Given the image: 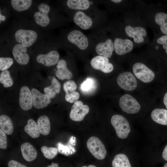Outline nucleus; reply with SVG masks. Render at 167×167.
Returning a JSON list of instances; mask_svg holds the SVG:
<instances>
[{
    "mask_svg": "<svg viewBox=\"0 0 167 167\" xmlns=\"http://www.w3.org/2000/svg\"><path fill=\"white\" fill-rule=\"evenodd\" d=\"M14 36L18 43L28 48L36 42L38 36L37 32L33 30L19 29L15 32Z\"/></svg>",
    "mask_w": 167,
    "mask_h": 167,
    "instance_id": "obj_1",
    "label": "nucleus"
},
{
    "mask_svg": "<svg viewBox=\"0 0 167 167\" xmlns=\"http://www.w3.org/2000/svg\"><path fill=\"white\" fill-rule=\"evenodd\" d=\"M111 122L119 138L125 139L128 137L131 131L130 127L124 117L119 114L114 115L111 118Z\"/></svg>",
    "mask_w": 167,
    "mask_h": 167,
    "instance_id": "obj_2",
    "label": "nucleus"
},
{
    "mask_svg": "<svg viewBox=\"0 0 167 167\" xmlns=\"http://www.w3.org/2000/svg\"><path fill=\"white\" fill-rule=\"evenodd\" d=\"M88 149L96 159L101 160L105 159L107 152L105 145L98 138L93 136L90 137L86 143Z\"/></svg>",
    "mask_w": 167,
    "mask_h": 167,
    "instance_id": "obj_3",
    "label": "nucleus"
},
{
    "mask_svg": "<svg viewBox=\"0 0 167 167\" xmlns=\"http://www.w3.org/2000/svg\"><path fill=\"white\" fill-rule=\"evenodd\" d=\"M119 105L123 111L128 114L137 113L141 109L140 105L137 101L129 94H125L121 97Z\"/></svg>",
    "mask_w": 167,
    "mask_h": 167,
    "instance_id": "obj_4",
    "label": "nucleus"
},
{
    "mask_svg": "<svg viewBox=\"0 0 167 167\" xmlns=\"http://www.w3.org/2000/svg\"><path fill=\"white\" fill-rule=\"evenodd\" d=\"M132 70L136 77L144 83L151 82L154 78L155 75L154 72L143 63H135L133 65Z\"/></svg>",
    "mask_w": 167,
    "mask_h": 167,
    "instance_id": "obj_5",
    "label": "nucleus"
},
{
    "mask_svg": "<svg viewBox=\"0 0 167 167\" xmlns=\"http://www.w3.org/2000/svg\"><path fill=\"white\" fill-rule=\"evenodd\" d=\"M117 81L118 85L121 88L126 91H132L137 87L136 79L131 73L124 72L118 76Z\"/></svg>",
    "mask_w": 167,
    "mask_h": 167,
    "instance_id": "obj_6",
    "label": "nucleus"
},
{
    "mask_svg": "<svg viewBox=\"0 0 167 167\" xmlns=\"http://www.w3.org/2000/svg\"><path fill=\"white\" fill-rule=\"evenodd\" d=\"M38 11L35 12L33 15L35 22L41 27H46L50 22L48 15L50 7L47 4L42 3L38 5Z\"/></svg>",
    "mask_w": 167,
    "mask_h": 167,
    "instance_id": "obj_7",
    "label": "nucleus"
},
{
    "mask_svg": "<svg viewBox=\"0 0 167 167\" xmlns=\"http://www.w3.org/2000/svg\"><path fill=\"white\" fill-rule=\"evenodd\" d=\"M89 108L86 105H84L81 101H77L73 104L70 112V118L75 121L79 122L83 120L89 113Z\"/></svg>",
    "mask_w": 167,
    "mask_h": 167,
    "instance_id": "obj_8",
    "label": "nucleus"
},
{
    "mask_svg": "<svg viewBox=\"0 0 167 167\" xmlns=\"http://www.w3.org/2000/svg\"><path fill=\"white\" fill-rule=\"evenodd\" d=\"M90 64L94 69L105 73L111 72L113 69V66L109 62L108 58L100 55L93 58L91 61Z\"/></svg>",
    "mask_w": 167,
    "mask_h": 167,
    "instance_id": "obj_9",
    "label": "nucleus"
},
{
    "mask_svg": "<svg viewBox=\"0 0 167 167\" xmlns=\"http://www.w3.org/2000/svg\"><path fill=\"white\" fill-rule=\"evenodd\" d=\"M68 40L77 46L79 49L84 50L88 47V42L87 37L79 30L71 31L67 36Z\"/></svg>",
    "mask_w": 167,
    "mask_h": 167,
    "instance_id": "obj_10",
    "label": "nucleus"
},
{
    "mask_svg": "<svg viewBox=\"0 0 167 167\" xmlns=\"http://www.w3.org/2000/svg\"><path fill=\"white\" fill-rule=\"evenodd\" d=\"M28 48L17 43L13 47L12 54L16 62L19 64L25 65L29 62L30 58L27 54Z\"/></svg>",
    "mask_w": 167,
    "mask_h": 167,
    "instance_id": "obj_11",
    "label": "nucleus"
},
{
    "mask_svg": "<svg viewBox=\"0 0 167 167\" xmlns=\"http://www.w3.org/2000/svg\"><path fill=\"white\" fill-rule=\"evenodd\" d=\"M59 55L55 50H52L46 54H39L36 57V61L46 66L54 65L59 61Z\"/></svg>",
    "mask_w": 167,
    "mask_h": 167,
    "instance_id": "obj_12",
    "label": "nucleus"
},
{
    "mask_svg": "<svg viewBox=\"0 0 167 167\" xmlns=\"http://www.w3.org/2000/svg\"><path fill=\"white\" fill-rule=\"evenodd\" d=\"M33 105L37 109H43L51 102L50 98L46 94H42L35 88L31 90Z\"/></svg>",
    "mask_w": 167,
    "mask_h": 167,
    "instance_id": "obj_13",
    "label": "nucleus"
},
{
    "mask_svg": "<svg viewBox=\"0 0 167 167\" xmlns=\"http://www.w3.org/2000/svg\"><path fill=\"white\" fill-rule=\"evenodd\" d=\"M19 102L21 108L25 111L30 109L33 105L31 91L26 86H23L20 89Z\"/></svg>",
    "mask_w": 167,
    "mask_h": 167,
    "instance_id": "obj_14",
    "label": "nucleus"
},
{
    "mask_svg": "<svg viewBox=\"0 0 167 167\" xmlns=\"http://www.w3.org/2000/svg\"><path fill=\"white\" fill-rule=\"evenodd\" d=\"M125 32L129 37L133 38L134 41L137 43H142L144 41L143 36L147 35V32L144 28L141 27H132L127 25L125 28Z\"/></svg>",
    "mask_w": 167,
    "mask_h": 167,
    "instance_id": "obj_15",
    "label": "nucleus"
},
{
    "mask_svg": "<svg viewBox=\"0 0 167 167\" xmlns=\"http://www.w3.org/2000/svg\"><path fill=\"white\" fill-rule=\"evenodd\" d=\"M114 50L118 55H122L128 53L133 48L132 42L128 39L116 38L114 42Z\"/></svg>",
    "mask_w": 167,
    "mask_h": 167,
    "instance_id": "obj_16",
    "label": "nucleus"
},
{
    "mask_svg": "<svg viewBox=\"0 0 167 167\" xmlns=\"http://www.w3.org/2000/svg\"><path fill=\"white\" fill-rule=\"evenodd\" d=\"M114 49V43L110 39H107L105 42L99 43L95 49L96 51L98 54L107 58L111 57Z\"/></svg>",
    "mask_w": 167,
    "mask_h": 167,
    "instance_id": "obj_17",
    "label": "nucleus"
},
{
    "mask_svg": "<svg viewBox=\"0 0 167 167\" xmlns=\"http://www.w3.org/2000/svg\"><path fill=\"white\" fill-rule=\"evenodd\" d=\"M73 20L74 23L84 30L89 28L92 24L91 18L83 11H79L75 14Z\"/></svg>",
    "mask_w": 167,
    "mask_h": 167,
    "instance_id": "obj_18",
    "label": "nucleus"
},
{
    "mask_svg": "<svg viewBox=\"0 0 167 167\" xmlns=\"http://www.w3.org/2000/svg\"><path fill=\"white\" fill-rule=\"evenodd\" d=\"M57 70L55 74L59 79H70L73 77L72 72L68 69L66 61L64 59L59 60L56 66Z\"/></svg>",
    "mask_w": 167,
    "mask_h": 167,
    "instance_id": "obj_19",
    "label": "nucleus"
},
{
    "mask_svg": "<svg viewBox=\"0 0 167 167\" xmlns=\"http://www.w3.org/2000/svg\"><path fill=\"white\" fill-rule=\"evenodd\" d=\"M20 149L23 157L26 161H32L36 158L37 151L30 143L26 142L23 143L21 146Z\"/></svg>",
    "mask_w": 167,
    "mask_h": 167,
    "instance_id": "obj_20",
    "label": "nucleus"
},
{
    "mask_svg": "<svg viewBox=\"0 0 167 167\" xmlns=\"http://www.w3.org/2000/svg\"><path fill=\"white\" fill-rule=\"evenodd\" d=\"M151 117L155 122L167 126V110L163 109H156L152 112Z\"/></svg>",
    "mask_w": 167,
    "mask_h": 167,
    "instance_id": "obj_21",
    "label": "nucleus"
},
{
    "mask_svg": "<svg viewBox=\"0 0 167 167\" xmlns=\"http://www.w3.org/2000/svg\"><path fill=\"white\" fill-rule=\"evenodd\" d=\"M97 87L95 79L92 77H88L80 85V89L84 93L89 94L95 92Z\"/></svg>",
    "mask_w": 167,
    "mask_h": 167,
    "instance_id": "obj_22",
    "label": "nucleus"
},
{
    "mask_svg": "<svg viewBox=\"0 0 167 167\" xmlns=\"http://www.w3.org/2000/svg\"><path fill=\"white\" fill-rule=\"evenodd\" d=\"M37 124L41 134L47 135L50 131V124L49 118L45 115L40 116L38 119Z\"/></svg>",
    "mask_w": 167,
    "mask_h": 167,
    "instance_id": "obj_23",
    "label": "nucleus"
},
{
    "mask_svg": "<svg viewBox=\"0 0 167 167\" xmlns=\"http://www.w3.org/2000/svg\"><path fill=\"white\" fill-rule=\"evenodd\" d=\"M0 127L5 133L8 135L12 134L13 131L14 127L12 122L10 118L5 115L0 116Z\"/></svg>",
    "mask_w": 167,
    "mask_h": 167,
    "instance_id": "obj_24",
    "label": "nucleus"
},
{
    "mask_svg": "<svg viewBox=\"0 0 167 167\" xmlns=\"http://www.w3.org/2000/svg\"><path fill=\"white\" fill-rule=\"evenodd\" d=\"M24 130L33 138H36L40 136V132L37 123L32 119L28 120L27 124L24 127Z\"/></svg>",
    "mask_w": 167,
    "mask_h": 167,
    "instance_id": "obj_25",
    "label": "nucleus"
},
{
    "mask_svg": "<svg viewBox=\"0 0 167 167\" xmlns=\"http://www.w3.org/2000/svg\"><path fill=\"white\" fill-rule=\"evenodd\" d=\"M68 7L72 9L86 10L90 6V3L88 0H68L67 2Z\"/></svg>",
    "mask_w": 167,
    "mask_h": 167,
    "instance_id": "obj_26",
    "label": "nucleus"
},
{
    "mask_svg": "<svg viewBox=\"0 0 167 167\" xmlns=\"http://www.w3.org/2000/svg\"><path fill=\"white\" fill-rule=\"evenodd\" d=\"M31 0H11V4L13 8L17 11H22L28 9L31 6Z\"/></svg>",
    "mask_w": 167,
    "mask_h": 167,
    "instance_id": "obj_27",
    "label": "nucleus"
},
{
    "mask_svg": "<svg viewBox=\"0 0 167 167\" xmlns=\"http://www.w3.org/2000/svg\"><path fill=\"white\" fill-rule=\"evenodd\" d=\"M113 167H131L126 156L123 154L116 155L112 162Z\"/></svg>",
    "mask_w": 167,
    "mask_h": 167,
    "instance_id": "obj_28",
    "label": "nucleus"
},
{
    "mask_svg": "<svg viewBox=\"0 0 167 167\" xmlns=\"http://www.w3.org/2000/svg\"><path fill=\"white\" fill-rule=\"evenodd\" d=\"M156 23L160 27L161 31L167 35V14L163 12H158L155 17Z\"/></svg>",
    "mask_w": 167,
    "mask_h": 167,
    "instance_id": "obj_29",
    "label": "nucleus"
},
{
    "mask_svg": "<svg viewBox=\"0 0 167 167\" xmlns=\"http://www.w3.org/2000/svg\"><path fill=\"white\" fill-rule=\"evenodd\" d=\"M0 82L6 88L11 87L13 85V81L8 70L2 71L0 73Z\"/></svg>",
    "mask_w": 167,
    "mask_h": 167,
    "instance_id": "obj_30",
    "label": "nucleus"
},
{
    "mask_svg": "<svg viewBox=\"0 0 167 167\" xmlns=\"http://www.w3.org/2000/svg\"><path fill=\"white\" fill-rule=\"evenodd\" d=\"M41 150L44 156L46 158L51 159L54 158L58 154V150L54 147L42 146Z\"/></svg>",
    "mask_w": 167,
    "mask_h": 167,
    "instance_id": "obj_31",
    "label": "nucleus"
},
{
    "mask_svg": "<svg viewBox=\"0 0 167 167\" xmlns=\"http://www.w3.org/2000/svg\"><path fill=\"white\" fill-rule=\"evenodd\" d=\"M13 59L9 57L0 58V70L2 71L7 70L13 64Z\"/></svg>",
    "mask_w": 167,
    "mask_h": 167,
    "instance_id": "obj_32",
    "label": "nucleus"
},
{
    "mask_svg": "<svg viewBox=\"0 0 167 167\" xmlns=\"http://www.w3.org/2000/svg\"><path fill=\"white\" fill-rule=\"evenodd\" d=\"M51 85L48 86V88L55 93H58L61 89V85L60 82L54 76H53L51 80Z\"/></svg>",
    "mask_w": 167,
    "mask_h": 167,
    "instance_id": "obj_33",
    "label": "nucleus"
},
{
    "mask_svg": "<svg viewBox=\"0 0 167 167\" xmlns=\"http://www.w3.org/2000/svg\"><path fill=\"white\" fill-rule=\"evenodd\" d=\"M77 88L76 84L73 80L67 81L63 85V89L66 94L75 91Z\"/></svg>",
    "mask_w": 167,
    "mask_h": 167,
    "instance_id": "obj_34",
    "label": "nucleus"
},
{
    "mask_svg": "<svg viewBox=\"0 0 167 167\" xmlns=\"http://www.w3.org/2000/svg\"><path fill=\"white\" fill-rule=\"evenodd\" d=\"M79 97V93L75 91L66 94L65 99L67 101L70 103H74L78 101Z\"/></svg>",
    "mask_w": 167,
    "mask_h": 167,
    "instance_id": "obj_35",
    "label": "nucleus"
},
{
    "mask_svg": "<svg viewBox=\"0 0 167 167\" xmlns=\"http://www.w3.org/2000/svg\"><path fill=\"white\" fill-rule=\"evenodd\" d=\"M7 146V141L6 134L0 129V148L6 149Z\"/></svg>",
    "mask_w": 167,
    "mask_h": 167,
    "instance_id": "obj_36",
    "label": "nucleus"
},
{
    "mask_svg": "<svg viewBox=\"0 0 167 167\" xmlns=\"http://www.w3.org/2000/svg\"><path fill=\"white\" fill-rule=\"evenodd\" d=\"M157 42L158 44L163 45V48L167 54V35H164L158 38Z\"/></svg>",
    "mask_w": 167,
    "mask_h": 167,
    "instance_id": "obj_37",
    "label": "nucleus"
},
{
    "mask_svg": "<svg viewBox=\"0 0 167 167\" xmlns=\"http://www.w3.org/2000/svg\"><path fill=\"white\" fill-rule=\"evenodd\" d=\"M8 166V167H27L24 165L14 160L9 161Z\"/></svg>",
    "mask_w": 167,
    "mask_h": 167,
    "instance_id": "obj_38",
    "label": "nucleus"
},
{
    "mask_svg": "<svg viewBox=\"0 0 167 167\" xmlns=\"http://www.w3.org/2000/svg\"><path fill=\"white\" fill-rule=\"evenodd\" d=\"M162 156L165 160L167 161V145L165 146L163 151Z\"/></svg>",
    "mask_w": 167,
    "mask_h": 167,
    "instance_id": "obj_39",
    "label": "nucleus"
},
{
    "mask_svg": "<svg viewBox=\"0 0 167 167\" xmlns=\"http://www.w3.org/2000/svg\"><path fill=\"white\" fill-rule=\"evenodd\" d=\"M163 102L167 109V92L164 95L163 98Z\"/></svg>",
    "mask_w": 167,
    "mask_h": 167,
    "instance_id": "obj_40",
    "label": "nucleus"
},
{
    "mask_svg": "<svg viewBox=\"0 0 167 167\" xmlns=\"http://www.w3.org/2000/svg\"><path fill=\"white\" fill-rule=\"evenodd\" d=\"M6 17L4 15H3L2 14L1 11V10H0V23H1V21H2V22H4V21H5L6 20Z\"/></svg>",
    "mask_w": 167,
    "mask_h": 167,
    "instance_id": "obj_41",
    "label": "nucleus"
},
{
    "mask_svg": "<svg viewBox=\"0 0 167 167\" xmlns=\"http://www.w3.org/2000/svg\"><path fill=\"white\" fill-rule=\"evenodd\" d=\"M58 165L57 163H52L51 165L48 166L47 167H58Z\"/></svg>",
    "mask_w": 167,
    "mask_h": 167,
    "instance_id": "obj_42",
    "label": "nucleus"
},
{
    "mask_svg": "<svg viewBox=\"0 0 167 167\" xmlns=\"http://www.w3.org/2000/svg\"><path fill=\"white\" fill-rule=\"evenodd\" d=\"M111 1L114 3H119L121 2L122 1V0H111Z\"/></svg>",
    "mask_w": 167,
    "mask_h": 167,
    "instance_id": "obj_43",
    "label": "nucleus"
},
{
    "mask_svg": "<svg viewBox=\"0 0 167 167\" xmlns=\"http://www.w3.org/2000/svg\"><path fill=\"white\" fill-rule=\"evenodd\" d=\"M82 167H97L94 165H89L88 167L86 166H84Z\"/></svg>",
    "mask_w": 167,
    "mask_h": 167,
    "instance_id": "obj_44",
    "label": "nucleus"
},
{
    "mask_svg": "<svg viewBox=\"0 0 167 167\" xmlns=\"http://www.w3.org/2000/svg\"><path fill=\"white\" fill-rule=\"evenodd\" d=\"M163 167H167V163H165Z\"/></svg>",
    "mask_w": 167,
    "mask_h": 167,
    "instance_id": "obj_45",
    "label": "nucleus"
}]
</instances>
